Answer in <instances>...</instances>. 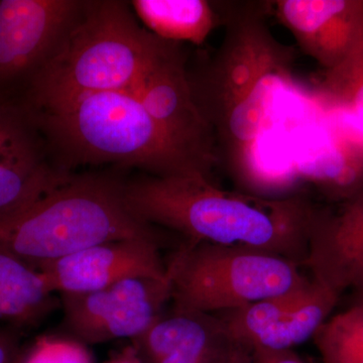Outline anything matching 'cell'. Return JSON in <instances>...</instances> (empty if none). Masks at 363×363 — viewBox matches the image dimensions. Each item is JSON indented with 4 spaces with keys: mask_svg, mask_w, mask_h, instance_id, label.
Here are the masks:
<instances>
[{
    "mask_svg": "<svg viewBox=\"0 0 363 363\" xmlns=\"http://www.w3.org/2000/svg\"><path fill=\"white\" fill-rule=\"evenodd\" d=\"M269 2H216L223 40L195 73L191 89L220 162L241 191L262 195L260 143L271 128L277 92L291 82L293 49L272 35Z\"/></svg>",
    "mask_w": 363,
    "mask_h": 363,
    "instance_id": "6da1fadb",
    "label": "cell"
},
{
    "mask_svg": "<svg viewBox=\"0 0 363 363\" xmlns=\"http://www.w3.org/2000/svg\"><path fill=\"white\" fill-rule=\"evenodd\" d=\"M124 198L136 217L186 241L260 250L304 264L315 205L302 194L228 191L200 173L145 174L125 181Z\"/></svg>",
    "mask_w": 363,
    "mask_h": 363,
    "instance_id": "7a4b0ae2",
    "label": "cell"
},
{
    "mask_svg": "<svg viewBox=\"0 0 363 363\" xmlns=\"http://www.w3.org/2000/svg\"><path fill=\"white\" fill-rule=\"evenodd\" d=\"M23 107L57 166L69 173L84 164H112L152 176L211 174L173 142L130 91L90 93Z\"/></svg>",
    "mask_w": 363,
    "mask_h": 363,
    "instance_id": "3957f363",
    "label": "cell"
},
{
    "mask_svg": "<svg viewBox=\"0 0 363 363\" xmlns=\"http://www.w3.org/2000/svg\"><path fill=\"white\" fill-rule=\"evenodd\" d=\"M124 183L105 174H68L0 212V250L38 267L100 243L159 240V228L130 211Z\"/></svg>",
    "mask_w": 363,
    "mask_h": 363,
    "instance_id": "277c9868",
    "label": "cell"
},
{
    "mask_svg": "<svg viewBox=\"0 0 363 363\" xmlns=\"http://www.w3.org/2000/svg\"><path fill=\"white\" fill-rule=\"evenodd\" d=\"M138 20L128 2L85 1L58 51L18 102L35 107L78 95L133 89L161 40Z\"/></svg>",
    "mask_w": 363,
    "mask_h": 363,
    "instance_id": "5b68a950",
    "label": "cell"
},
{
    "mask_svg": "<svg viewBox=\"0 0 363 363\" xmlns=\"http://www.w3.org/2000/svg\"><path fill=\"white\" fill-rule=\"evenodd\" d=\"M301 266L260 250L185 241L168 264L171 302L208 314L231 311L304 285Z\"/></svg>",
    "mask_w": 363,
    "mask_h": 363,
    "instance_id": "8992f818",
    "label": "cell"
},
{
    "mask_svg": "<svg viewBox=\"0 0 363 363\" xmlns=\"http://www.w3.org/2000/svg\"><path fill=\"white\" fill-rule=\"evenodd\" d=\"M171 279L133 278L101 290L63 294L64 325L83 344L140 337L171 302Z\"/></svg>",
    "mask_w": 363,
    "mask_h": 363,
    "instance_id": "52a82bcc",
    "label": "cell"
},
{
    "mask_svg": "<svg viewBox=\"0 0 363 363\" xmlns=\"http://www.w3.org/2000/svg\"><path fill=\"white\" fill-rule=\"evenodd\" d=\"M180 45L161 39L130 92L174 143L211 172L217 164L213 135L196 105Z\"/></svg>",
    "mask_w": 363,
    "mask_h": 363,
    "instance_id": "ba28073f",
    "label": "cell"
},
{
    "mask_svg": "<svg viewBox=\"0 0 363 363\" xmlns=\"http://www.w3.org/2000/svg\"><path fill=\"white\" fill-rule=\"evenodd\" d=\"M84 2L0 0V90L26 89L58 51Z\"/></svg>",
    "mask_w": 363,
    "mask_h": 363,
    "instance_id": "9c48e42d",
    "label": "cell"
},
{
    "mask_svg": "<svg viewBox=\"0 0 363 363\" xmlns=\"http://www.w3.org/2000/svg\"><path fill=\"white\" fill-rule=\"evenodd\" d=\"M295 150L294 186L305 182L336 203L363 192V130L343 114L322 111Z\"/></svg>",
    "mask_w": 363,
    "mask_h": 363,
    "instance_id": "30bf717a",
    "label": "cell"
},
{
    "mask_svg": "<svg viewBox=\"0 0 363 363\" xmlns=\"http://www.w3.org/2000/svg\"><path fill=\"white\" fill-rule=\"evenodd\" d=\"M159 240H124L100 243L35 267L52 294L101 290L133 278L164 279L168 264Z\"/></svg>",
    "mask_w": 363,
    "mask_h": 363,
    "instance_id": "8fae6325",
    "label": "cell"
},
{
    "mask_svg": "<svg viewBox=\"0 0 363 363\" xmlns=\"http://www.w3.org/2000/svg\"><path fill=\"white\" fill-rule=\"evenodd\" d=\"M304 264L313 281L340 297L363 293V192L313 211Z\"/></svg>",
    "mask_w": 363,
    "mask_h": 363,
    "instance_id": "7c38bea8",
    "label": "cell"
},
{
    "mask_svg": "<svg viewBox=\"0 0 363 363\" xmlns=\"http://www.w3.org/2000/svg\"><path fill=\"white\" fill-rule=\"evenodd\" d=\"M272 4L279 23L324 71L363 49L362 0H278Z\"/></svg>",
    "mask_w": 363,
    "mask_h": 363,
    "instance_id": "4fadbf2b",
    "label": "cell"
},
{
    "mask_svg": "<svg viewBox=\"0 0 363 363\" xmlns=\"http://www.w3.org/2000/svg\"><path fill=\"white\" fill-rule=\"evenodd\" d=\"M44 136L18 101L0 100V212L16 207L61 180Z\"/></svg>",
    "mask_w": 363,
    "mask_h": 363,
    "instance_id": "5bb4252c",
    "label": "cell"
},
{
    "mask_svg": "<svg viewBox=\"0 0 363 363\" xmlns=\"http://www.w3.org/2000/svg\"><path fill=\"white\" fill-rule=\"evenodd\" d=\"M131 345L145 363H228L243 346L217 315L175 306Z\"/></svg>",
    "mask_w": 363,
    "mask_h": 363,
    "instance_id": "9a60e30c",
    "label": "cell"
},
{
    "mask_svg": "<svg viewBox=\"0 0 363 363\" xmlns=\"http://www.w3.org/2000/svg\"><path fill=\"white\" fill-rule=\"evenodd\" d=\"M130 6L149 32L169 42L200 45L217 26H221L213 1L135 0Z\"/></svg>",
    "mask_w": 363,
    "mask_h": 363,
    "instance_id": "2e32d148",
    "label": "cell"
},
{
    "mask_svg": "<svg viewBox=\"0 0 363 363\" xmlns=\"http://www.w3.org/2000/svg\"><path fill=\"white\" fill-rule=\"evenodd\" d=\"M52 293L39 271L0 250V324L25 327L49 312Z\"/></svg>",
    "mask_w": 363,
    "mask_h": 363,
    "instance_id": "e0dca14e",
    "label": "cell"
},
{
    "mask_svg": "<svg viewBox=\"0 0 363 363\" xmlns=\"http://www.w3.org/2000/svg\"><path fill=\"white\" fill-rule=\"evenodd\" d=\"M339 298L335 293L315 281L309 297L260 335L252 343V350H290L314 337L318 329L331 316Z\"/></svg>",
    "mask_w": 363,
    "mask_h": 363,
    "instance_id": "ac0fdd59",
    "label": "cell"
},
{
    "mask_svg": "<svg viewBox=\"0 0 363 363\" xmlns=\"http://www.w3.org/2000/svg\"><path fill=\"white\" fill-rule=\"evenodd\" d=\"M314 286L315 281L309 279L304 285L289 292L215 315L220 318L233 340L252 348V343L260 335L281 322L289 313L304 302Z\"/></svg>",
    "mask_w": 363,
    "mask_h": 363,
    "instance_id": "d6986e66",
    "label": "cell"
},
{
    "mask_svg": "<svg viewBox=\"0 0 363 363\" xmlns=\"http://www.w3.org/2000/svg\"><path fill=\"white\" fill-rule=\"evenodd\" d=\"M313 100L322 111L343 114L363 130V49L324 71Z\"/></svg>",
    "mask_w": 363,
    "mask_h": 363,
    "instance_id": "ffe728a7",
    "label": "cell"
},
{
    "mask_svg": "<svg viewBox=\"0 0 363 363\" xmlns=\"http://www.w3.org/2000/svg\"><path fill=\"white\" fill-rule=\"evenodd\" d=\"M312 339L321 363H363V304L332 315Z\"/></svg>",
    "mask_w": 363,
    "mask_h": 363,
    "instance_id": "44dd1931",
    "label": "cell"
},
{
    "mask_svg": "<svg viewBox=\"0 0 363 363\" xmlns=\"http://www.w3.org/2000/svg\"><path fill=\"white\" fill-rule=\"evenodd\" d=\"M21 363H94L85 344L72 338L44 336L23 353Z\"/></svg>",
    "mask_w": 363,
    "mask_h": 363,
    "instance_id": "7402d4cb",
    "label": "cell"
},
{
    "mask_svg": "<svg viewBox=\"0 0 363 363\" xmlns=\"http://www.w3.org/2000/svg\"><path fill=\"white\" fill-rule=\"evenodd\" d=\"M21 355L16 331L0 324V363H16Z\"/></svg>",
    "mask_w": 363,
    "mask_h": 363,
    "instance_id": "603a6c76",
    "label": "cell"
},
{
    "mask_svg": "<svg viewBox=\"0 0 363 363\" xmlns=\"http://www.w3.org/2000/svg\"><path fill=\"white\" fill-rule=\"evenodd\" d=\"M253 363H308L290 350H253Z\"/></svg>",
    "mask_w": 363,
    "mask_h": 363,
    "instance_id": "cb8c5ba5",
    "label": "cell"
},
{
    "mask_svg": "<svg viewBox=\"0 0 363 363\" xmlns=\"http://www.w3.org/2000/svg\"><path fill=\"white\" fill-rule=\"evenodd\" d=\"M104 363H145L138 355L133 345L126 346L123 350L117 351Z\"/></svg>",
    "mask_w": 363,
    "mask_h": 363,
    "instance_id": "d4e9b609",
    "label": "cell"
},
{
    "mask_svg": "<svg viewBox=\"0 0 363 363\" xmlns=\"http://www.w3.org/2000/svg\"><path fill=\"white\" fill-rule=\"evenodd\" d=\"M360 297H359V302L358 303H362V304H363V293L362 294H360Z\"/></svg>",
    "mask_w": 363,
    "mask_h": 363,
    "instance_id": "484cf974",
    "label": "cell"
},
{
    "mask_svg": "<svg viewBox=\"0 0 363 363\" xmlns=\"http://www.w3.org/2000/svg\"><path fill=\"white\" fill-rule=\"evenodd\" d=\"M21 357H23V355H21L20 359H18V362H16V363H21Z\"/></svg>",
    "mask_w": 363,
    "mask_h": 363,
    "instance_id": "4316f807",
    "label": "cell"
}]
</instances>
